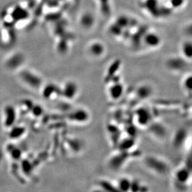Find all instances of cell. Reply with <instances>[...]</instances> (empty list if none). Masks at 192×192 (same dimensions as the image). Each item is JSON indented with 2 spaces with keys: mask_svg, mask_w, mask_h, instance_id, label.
<instances>
[{
  "mask_svg": "<svg viewBox=\"0 0 192 192\" xmlns=\"http://www.w3.org/2000/svg\"><path fill=\"white\" fill-rule=\"evenodd\" d=\"M144 164L149 169L160 175L167 174L170 170L169 165L166 161L154 156L146 157Z\"/></svg>",
  "mask_w": 192,
  "mask_h": 192,
  "instance_id": "cell-1",
  "label": "cell"
},
{
  "mask_svg": "<svg viewBox=\"0 0 192 192\" xmlns=\"http://www.w3.org/2000/svg\"><path fill=\"white\" fill-rule=\"evenodd\" d=\"M20 78L26 86L32 90L41 89L43 80L37 74L29 70H23L20 74Z\"/></svg>",
  "mask_w": 192,
  "mask_h": 192,
  "instance_id": "cell-2",
  "label": "cell"
},
{
  "mask_svg": "<svg viewBox=\"0 0 192 192\" xmlns=\"http://www.w3.org/2000/svg\"><path fill=\"white\" fill-rule=\"evenodd\" d=\"M134 116L137 125L142 128H147L153 121V115L147 107L137 108L134 112Z\"/></svg>",
  "mask_w": 192,
  "mask_h": 192,
  "instance_id": "cell-3",
  "label": "cell"
},
{
  "mask_svg": "<svg viewBox=\"0 0 192 192\" xmlns=\"http://www.w3.org/2000/svg\"><path fill=\"white\" fill-rule=\"evenodd\" d=\"M131 157L130 152L118 151L116 154L111 157L108 160V167L113 171L121 169Z\"/></svg>",
  "mask_w": 192,
  "mask_h": 192,
  "instance_id": "cell-4",
  "label": "cell"
},
{
  "mask_svg": "<svg viewBox=\"0 0 192 192\" xmlns=\"http://www.w3.org/2000/svg\"><path fill=\"white\" fill-rule=\"evenodd\" d=\"M61 90V97L67 102L74 100L79 92V87L77 83L73 80H69L64 83Z\"/></svg>",
  "mask_w": 192,
  "mask_h": 192,
  "instance_id": "cell-5",
  "label": "cell"
},
{
  "mask_svg": "<svg viewBox=\"0 0 192 192\" xmlns=\"http://www.w3.org/2000/svg\"><path fill=\"white\" fill-rule=\"evenodd\" d=\"M67 119L69 121L76 124H84L90 119V113L83 108L71 109L68 113Z\"/></svg>",
  "mask_w": 192,
  "mask_h": 192,
  "instance_id": "cell-6",
  "label": "cell"
},
{
  "mask_svg": "<svg viewBox=\"0 0 192 192\" xmlns=\"http://www.w3.org/2000/svg\"><path fill=\"white\" fill-rule=\"evenodd\" d=\"M3 113V123H4V126L8 129H10L15 125L18 113L14 107L8 105L4 108Z\"/></svg>",
  "mask_w": 192,
  "mask_h": 192,
  "instance_id": "cell-7",
  "label": "cell"
},
{
  "mask_svg": "<svg viewBox=\"0 0 192 192\" xmlns=\"http://www.w3.org/2000/svg\"><path fill=\"white\" fill-rule=\"evenodd\" d=\"M41 90L42 97L47 100H52L57 97H61L60 88L54 83H50L43 85Z\"/></svg>",
  "mask_w": 192,
  "mask_h": 192,
  "instance_id": "cell-8",
  "label": "cell"
},
{
  "mask_svg": "<svg viewBox=\"0 0 192 192\" xmlns=\"http://www.w3.org/2000/svg\"><path fill=\"white\" fill-rule=\"evenodd\" d=\"M147 128L152 135L159 139L165 138L168 134L167 128L160 122L152 121Z\"/></svg>",
  "mask_w": 192,
  "mask_h": 192,
  "instance_id": "cell-9",
  "label": "cell"
},
{
  "mask_svg": "<svg viewBox=\"0 0 192 192\" xmlns=\"http://www.w3.org/2000/svg\"><path fill=\"white\" fill-rule=\"evenodd\" d=\"M124 90V86L120 81L112 82L109 86L108 95L112 100L117 101L123 97Z\"/></svg>",
  "mask_w": 192,
  "mask_h": 192,
  "instance_id": "cell-10",
  "label": "cell"
},
{
  "mask_svg": "<svg viewBox=\"0 0 192 192\" xmlns=\"http://www.w3.org/2000/svg\"><path fill=\"white\" fill-rule=\"evenodd\" d=\"M191 168L186 165L180 167L175 174V183L186 185L191 178Z\"/></svg>",
  "mask_w": 192,
  "mask_h": 192,
  "instance_id": "cell-11",
  "label": "cell"
},
{
  "mask_svg": "<svg viewBox=\"0 0 192 192\" xmlns=\"http://www.w3.org/2000/svg\"><path fill=\"white\" fill-rule=\"evenodd\" d=\"M187 137H188V131L185 128H180L178 129L173 137V146L176 149L181 148L185 144Z\"/></svg>",
  "mask_w": 192,
  "mask_h": 192,
  "instance_id": "cell-12",
  "label": "cell"
},
{
  "mask_svg": "<svg viewBox=\"0 0 192 192\" xmlns=\"http://www.w3.org/2000/svg\"><path fill=\"white\" fill-rule=\"evenodd\" d=\"M153 93L152 86L147 83L139 85L136 88L135 94L136 98L141 101H145L151 98Z\"/></svg>",
  "mask_w": 192,
  "mask_h": 192,
  "instance_id": "cell-13",
  "label": "cell"
},
{
  "mask_svg": "<svg viewBox=\"0 0 192 192\" xmlns=\"http://www.w3.org/2000/svg\"><path fill=\"white\" fill-rule=\"evenodd\" d=\"M136 144V141L134 137L128 136L121 139L117 144L118 151L123 152H130Z\"/></svg>",
  "mask_w": 192,
  "mask_h": 192,
  "instance_id": "cell-14",
  "label": "cell"
},
{
  "mask_svg": "<svg viewBox=\"0 0 192 192\" xmlns=\"http://www.w3.org/2000/svg\"><path fill=\"white\" fill-rule=\"evenodd\" d=\"M186 62L180 58H173L168 60L167 65L168 69L172 71H180L183 70L186 67Z\"/></svg>",
  "mask_w": 192,
  "mask_h": 192,
  "instance_id": "cell-15",
  "label": "cell"
},
{
  "mask_svg": "<svg viewBox=\"0 0 192 192\" xmlns=\"http://www.w3.org/2000/svg\"><path fill=\"white\" fill-rule=\"evenodd\" d=\"M23 62V57L20 54H14L6 61V67L8 69L11 70L16 69L18 67H20Z\"/></svg>",
  "mask_w": 192,
  "mask_h": 192,
  "instance_id": "cell-16",
  "label": "cell"
},
{
  "mask_svg": "<svg viewBox=\"0 0 192 192\" xmlns=\"http://www.w3.org/2000/svg\"><path fill=\"white\" fill-rule=\"evenodd\" d=\"M67 144L70 149L74 153H78L82 151L84 147L83 142L78 138H70L67 139Z\"/></svg>",
  "mask_w": 192,
  "mask_h": 192,
  "instance_id": "cell-17",
  "label": "cell"
},
{
  "mask_svg": "<svg viewBox=\"0 0 192 192\" xmlns=\"http://www.w3.org/2000/svg\"><path fill=\"white\" fill-rule=\"evenodd\" d=\"M131 181L132 180L126 177H123L120 178L117 182V185L116 186L118 191L123 192L130 191Z\"/></svg>",
  "mask_w": 192,
  "mask_h": 192,
  "instance_id": "cell-18",
  "label": "cell"
},
{
  "mask_svg": "<svg viewBox=\"0 0 192 192\" xmlns=\"http://www.w3.org/2000/svg\"><path fill=\"white\" fill-rule=\"evenodd\" d=\"M120 66V62L118 60L114 62L109 66V69L107 71L106 77H105V81L108 83H109L114 76L116 75V72L118 71Z\"/></svg>",
  "mask_w": 192,
  "mask_h": 192,
  "instance_id": "cell-19",
  "label": "cell"
},
{
  "mask_svg": "<svg viewBox=\"0 0 192 192\" xmlns=\"http://www.w3.org/2000/svg\"><path fill=\"white\" fill-rule=\"evenodd\" d=\"M9 134V137L11 139H17L20 138L22 136H24L25 133V128L23 126H16L14 125L9 129V132H8Z\"/></svg>",
  "mask_w": 192,
  "mask_h": 192,
  "instance_id": "cell-20",
  "label": "cell"
},
{
  "mask_svg": "<svg viewBox=\"0 0 192 192\" xmlns=\"http://www.w3.org/2000/svg\"><path fill=\"white\" fill-rule=\"evenodd\" d=\"M100 188L106 191H118L116 186L107 180H101L99 183Z\"/></svg>",
  "mask_w": 192,
  "mask_h": 192,
  "instance_id": "cell-21",
  "label": "cell"
},
{
  "mask_svg": "<svg viewBox=\"0 0 192 192\" xmlns=\"http://www.w3.org/2000/svg\"><path fill=\"white\" fill-rule=\"evenodd\" d=\"M91 54L96 57H99L103 54V47L100 44H95L90 47Z\"/></svg>",
  "mask_w": 192,
  "mask_h": 192,
  "instance_id": "cell-22",
  "label": "cell"
},
{
  "mask_svg": "<svg viewBox=\"0 0 192 192\" xmlns=\"http://www.w3.org/2000/svg\"><path fill=\"white\" fill-rule=\"evenodd\" d=\"M183 86L187 92L190 93L192 90V76L191 75L186 76L183 81Z\"/></svg>",
  "mask_w": 192,
  "mask_h": 192,
  "instance_id": "cell-23",
  "label": "cell"
},
{
  "mask_svg": "<svg viewBox=\"0 0 192 192\" xmlns=\"http://www.w3.org/2000/svg\"><path fill=\"white\" fill-rule=\"evenodd\" d=\"M183 52L184 55L186 57V59H190L191 57V53H192V49H191V44H187L185 45L183 47Z\"/></svg>",
  "mask_w": 192,
  "mask_h": 192,
  "instance_id": "cell-24",
  "label": "cell"
},
{
  "mask_svg": "<svg viewBox=\"0 0 192 192\" xmlns=\"http://www.w3.org/2000/svg\"><path fill=\"white\" fill-rule=\"evenodd\" d=\"M142 185L138 180H132L130 191H140Z\"/></svg>",
  "mask_w": 192,
  "mask_h": 192,
  "instance_id": "cell-25",
  "label": "cell"
}]
</instances>
